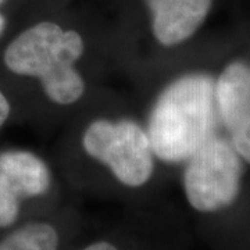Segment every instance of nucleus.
<instances>
[{
    "mask_svg": "<svg viewBox=\"0 0 250 250\" xmlns=\"http://www.w3.org/2000/svg\"><path fill=\"white\" fill-rule=\"evenodd\" d=\"M217 123L215 81L206 74L184 75L153 106L147 125L153 154L164 163L187 161L214 136Z\"/></svg>",
    "mask_w": 250,
    "mask_h": 250,
    "instance_id": "nucleus-1",
    "label": "nucleus"
},
{
    "mask_svg": "<svg viewBox=\"0 0 250 250\" xmlns=\"http://www.w3.org/2000/svg\"><path fill=\"white\" fill-rule=\"evenodd\" d=\"M83 54L82 36L45 21L25 29L4 52L10 71L38 78L47 98L59 104L75 103L85 90V82L75 70Z\"/></svg>",
    "mask_w": 250,
    "mask_h": 250,
    "instance_id": "nucleus-2",
    "label": "nucleus"
},
{
    "mask_svg": "<svg viewBox=\"0 0 250 250\" xmlns=\"http://www.w3.org/2000/svg\"><path fill=\"white\" fill-rule=\"evenodd\" d=\"M82 145L124 187L138 189L152 178L154 154L150 139L132 120H96L86 128Z\"/></svg>",
    "mask_w": 250,
    "mask_h": 250,
    "instance_id": "nucleus-3",
    "label": "nucleus"
},
{
    "mask_svg": "<svg viewBox=\"0 0 250 250\" xmlns=\"http://www.w3.org/2000/svg\"><path fill=\"white\" fill-rule=\"evenodd\" d=\"M242 160L229 141L211 136L187 160L184 189L199 213H215L235 203L241 192Z\"/></svg>",
    "mask_w": 250,
    "mask_h": 250,
    "instance_id": "nucleus-4",
    "label": "nucleus"
},
{
    "mask_svg": "<svg viewBox=\"0 0 250 250\" xmlns=\"http://www.w3.org/2000/svg\"><path fill=\"white\" fill-rule=\"evenodd\" d=\"M218 118L241 159L250 163V65L231 62L215 81Z\"/></svg>",
    "mask_w": 250,
    "mask_h": 250,
    "instance_id": "nucleus-5",
    "label": "nucleus"
},
{
    "mask_svg": "<svg viewBox=\"0 0 250 250\" xmlns=\"http://www.w3.org/2000/svg\"><path fill=\"white\" fill-rule=\"evenodd\" d=\"M152 11L153 35L163 46L185 42L205 22L213 0H145Z\"/></svg>",
    "mask_w": 250,
    "mask_h": 250,
    "instance_id": "nucleus-6",
    "label": "nucleus"
},
{
    "mask_svg": "<svg viewBox=\"0 0 250 250\" xmlns=\"http://www.w3.org/2000/svg\"><path fill=\"white\" fill-rule=\"evenodd\" d=\"M0 174L22 200L42 197L52 187V174L45 161L25 150L0 153Z\"/></svg>",
    "mask_w": 250,
    "mask_h": 250,
    "instance_id": "nucleus-7",
    "label": "nucleus"
},
{
    "mask_svg": "<svg viewBox=\"0 0 250 250\" xmlns=\"http://www.w3.org/2000/svg\"><path fill=\"white\" fill-rule=\"evenodd\" d=\"M60 224L52 220H32L14 228L0 239V250H64Z\"/></svg>",
    "mask_w": 250,
    "mask_h": 250,
    "instance_id": "nucleus-8",
    "label": "nucleus"
},
{
    "mask_svg": "<svg viewBox=\"0 0 250 250\" xmlns=\"http://www.w3.org/2000/svg\"><path fill=\"white\" fill-rule=\"evenodd\" d=\"M22 202L16 189L0 174V229L16 225L21 214Z\"/></svg>",
    "mask_w": 250,
    "mask_h": 250,
    "instance_id": "nucleus-9",
    "label": "nucleus"
},
{
    "mask_svg": "<svg viewBox=\"0 0 250 250\" xmlns=\"http://www.w3.org/2000/svg\"><path fill=\"white\" fill-rule=\"evenodd\" d=\"M72 250H154L145 245L129 243V242L117 239L114 236H102L98 239L83 243Z\"/></svg>",
    "mask_w": 250,
    "mask_h": 250,
    "instance_id": "nucleus-10",
    "label": "nucleus"
},
{
    "mask_svg": "<svg viewBox=\"0 0 250 250\" xmlns=\"http://www.w3.org/2000/svg\"><path fill=\"white\" fill-rule=\"evenodd\" d=\"M10 114V103L7 98L3 95V92L0 90V126L6 123V120L9 118Z\"/></svg>",
    "mask_w": 250,
    "mask_h": 250,
    "instance_id": "nucleus-11",
    "label": "nucleus"
},
{
    "mask_svg": "<svg viewBox=\"0 0 250 250\" xmlns=\"http://www.w3.org/2000/svg\"><path fill=\"white\" fill-rule=\"evenodd\" d=\"M4 27H6V20L4 17L0 14V35L3 34V31H4Z\"/></svg>",
    "mask_w": 250,
    "mask_h": 250,
    "instance_id": "nucleus-12",
    "label": "nucleus"
},
{
    "mask_svg": "<svg viewBox=\"0 0 250 250\" xmlns=\"http://www.w3.org/2000/svg\"><path fill=\"white\" fill-rule=\"evenodd\" d=\"M3 1H4V0H0V4H1V3H3Z\"/></svg>",
    "mask_w": 250,
    "mask_h": 250,
    "instance_id": "nucleus-13",
    "label": "nucleus"
}]
</instances>
